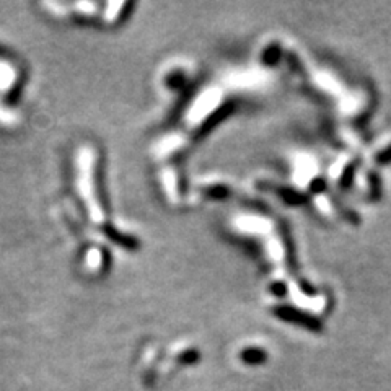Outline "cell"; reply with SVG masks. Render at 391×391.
Listing matches in <instances>:
<instances>
[{
	"instance_id": "cell-5",
	"label": "cell",
	"mask_w": 391,
	"mask_h": 391,
	"mask_svg": "<svg viewBox=\"0 0 391 391\" xmlns=\"http://www.w3.org/2000/svg\"><path fill=\"white\" fill-rule=\"evenodd\" d=\"M375 162L379 163V165H390L391 163V145L388 147H385L381 152H379L375 155Z\"/></svg>"
},
{
	"instance_id": "cell-3",
	"label": "cell",
	"mask_w": 391,
	"mask_h": 391,
	"mask_svg": "<svg viewBox=\"0 0 391 391\" xmlns=\"http://www.w3.org/2000/svg\"><path fill=\"white\" fill-rule=\"evenodd\" d=\"M266 351L265 349L259 347H251V349H245L242 352V359L247 363H251V365H256V363H263L266 361Z\"/></svg>"
},
{
	"instance_id": "cell-1",
	"label": "cell",
	"mask_w": 391,
	"mask_h": 391,
	"mask_svg": "<svg viewBox=\"0 0 391 391\" xmlns=\"http://www.w3.org/2000/svg\"><path fill=\"white\" fill-rule=\"evenodd\" d=\"M276 315L280 316L282 320L295 323V325H300L302 328L315 331V333H320V331H323V323L320 318L313 316L307 312L297 310V308L279 307V308H276Z\"/></svg>"
},
{
	"instance_id": "cell-4",
	"label": "cell",
	"mask_w": 391,
	"mask_h": 391,
	"mask_svg": "<svg viewBox=\"0 0 391 391\" xmlns=\"http://www.w3.org/2000/svg\"><path fill=\"white\" fill-rule=\"evenodd\" d=\"M368 180H370V193H368V201H379L381 198V178L379 173L370 171L368 173Z\"/></svg>"
},
{
	"instance_id": "cell-6",
	"label": "cell",
	"mask_w": 391,
	"mask_h": 391,
	"mask_svg": "<svg viewBox=\"0 0 391 391\" xmlns=\"http://www.w3.org/2000/svg\"><path fill=\"white\" fill-rule=\"evenodd\" d=\"M326 189V181L321 178H316L312 181V191L313 193H323Z\"/></svg>"
},
{
	"instance_id": "cell-2",
	"label": "cell",
	"mask_w": 391,
	"mask_h": 391,
	"mask_svg": "<svg viewBox=\"0 0 391 391\" xmlns=\"http://www.w3.org/2000/svg\"><path fill=\"white\" fill-rule=\"evenodd\" d=\"M359 165H361V160L349 163V165L345 166V170L343 171V175H341V178H339V188L341 189H351L352 188L354 178H356Z\"/></svg>"
}]
</instances>
